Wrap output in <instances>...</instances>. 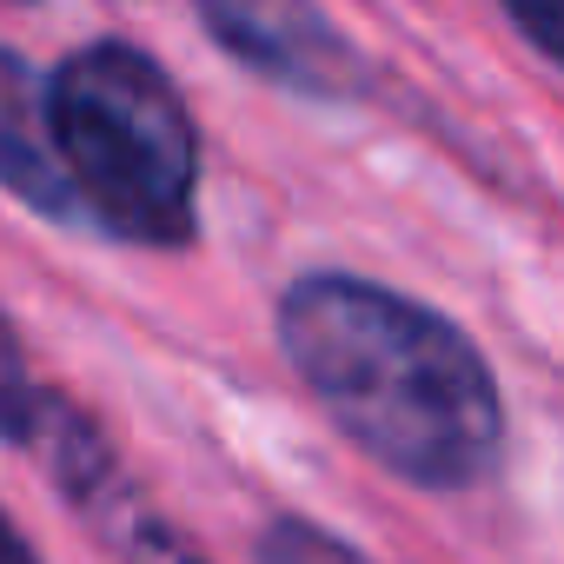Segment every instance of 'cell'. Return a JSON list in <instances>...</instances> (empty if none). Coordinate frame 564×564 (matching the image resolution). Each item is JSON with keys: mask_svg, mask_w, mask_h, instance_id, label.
I'll return each instance as SVG.
<instances>
[{"mask_svg": "<svg viewBox=\"0 0 564 564\" xmlns=\"http://www.w3.org/2000/svg\"><path fill=\"white\" fill-rule=\"evenodd\" d=\"M279 352L319 412L392 478L458 491L498 465L505 399L485 352L445 313L379 279H293L279 300Z\"/></svg>", "mask_w": 564, "mask_h": 564, "instance_id": "cell-1", "label": "cell"}, {"mask_svg": "<svg viewBox=\"0 0 564 564\" xmlns=\"http://www.w3.org/2000/svg\"><path fill=\"white\" fill-rule=\"evenodd\" d=\"M54 160L74 219L127 246H193L199 127L173 74L133 41H87L47 74Z\"/></svg>", "mask_w": 564, "mask_h": 564, "instance_id": "cell-2", "label": "cell"}, {"mask_svg": "<svg viewBox=\"0 0 564 564\" xmlns=\"http://www.w3.org/2000/svg\"><path fill=\"white\" fill-rule=\"evenodd\" d=\"M199 28L259 80L300 100H359L372 87L366 54L319 0H193Z\"/></svg>", "mask_w": 564, "mask_h": 564, "instance_id": "cell-3", "label": "cell"}, {"mask_svg": "<svg viewBox=\"0 0 564 564\" xmlns=\"http://www.w3.org/2000/svg\"><path fill=\"white\" fill-rule=\"evenodd\" d=\"M0 186L41 219H74L61 160H54V127H47V80L0 47Z\"/></svg>", "mask_w": 564, "mask_h": 564, "instance_id": "cell-4", "label": "cell"}, {"mask_svg": "<svg viewBox=\"0 0 564 564\" xmlns=\"http://www.w3.org/2000/svg\"><path fill=\"white\" fill-rule=\"evenodd\" d=\"M47 412H54V399L34 386V366H28L8 313H0V438L8 445H41Z\"/></svg>", "mask_w": 564, "mask_h": 564, "instance_id": "cell-5", "label": "cell"}, {"mask_svg": "<svg viewBox=\"0 0 564 564\" xmlns=\"http://www.w3.org/2000/svg\"><path fill=\"white\" fill-rule=\"evenodd\" d=\"M259 564H366L346 538L306 524V518H279L265 538H259Z\"/></svg>", "mask_w": 564, "mask_h": 564, "instance_id": "cell-6", "label": "cell"}, {"mask_svg": "<svg viewBox=\"0 0 564 564\" xmlns=\"http://www.w3.org/2000/svg\"><path fill=\"white\" fill-rule=\"evenodd\" d=\"M498 8L551 67H564V0H498Z\"/></svg>", "mask_w": 564, "mask_h": 564, "instance_id": "cell-7", "label": "cell"}, {"mask_svg": "<svg viewBox=\"0 0 564 564\" xmlns=\"http://www.w3.org/2000/svg\"><path fill=\"white\" fill-rule=\"evenodd\" d=\"M0 564H41V551L14 531V518H8V511H0Z\"/></svg>", "mask_w": 564, "mask_h": 564, "instance_id": "cell-8", "label": "cell"}]
</instances>
